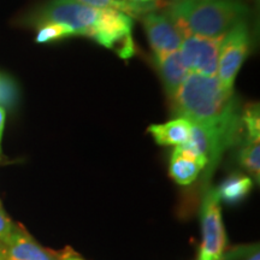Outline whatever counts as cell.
Masks as SVG:
<instances>
[{"instance_id":"cell-9","label":"cell","mask_w":260,"mask_h":260,"mask_svg":"<svg viewBox=\"0 0 260 260\" xmlns=\"http://www.w3.org/2000/svg\"><path fill=\"white\" fill-rule=\"evenodd\" d=\"M4 248L8 260H60L19 228L4 243Z\"/></svg>"},{"instance_id":"cell-13","label":"cell","mask_w":260,"mask_h":260,"mask_svg":"<svg viewBox=\"0 0 260 260\" xmlns=\"http://www.w3.org/2000/svg\"><path fill=\"white\" fill-rule=\"evenodd\" d=\"M252 188L253 181L251 177L246 176V175L234 174L228 177L216 189L220 201H224L226 204H237L246 199Z\"/></svg>"},{"instance_id":"cell-14","label":"cell","mask_w":260,"mask_h":260,"mask_svg":"<svg viewBox=\"0 0 260 260\" xmlns=\"http://www.w3.org/2000/svg\"><path fill=\"white\" fill-rule=\"evenodd\" d=\"M75 2L98 10H117V11H121L123 14L130 16V17L136 15H144L154 9V6L136 4V3L126 2V0H75Z\"/></svg>"},{"instance_id":"cell-21","label":"cell","mask_w":260,"mask_h":260,"mask_svg":"<svg viewBox=\"0 0 260 260\" xmlns=\"http://www.w3.org/2000/svg\"><path fill=\"white\" fill-rule=\"evenodd\" d=\"M59 259L60 260H83V259L79 258V256H77V255H75L74 253H70V252H67V253H65V254L61 255Z\"/></svg>"},{"instance_id":"cell-4","label":"cell","mask_w":260,"mask_h":260,"mask_svg":"<svg viewBox=\"0 0 260 260\" xmlns=\"http://www.w3.org/2000/svg\"><path fill=\"white\" fill-rule=\"evenodd\" d=\"M132 17L112 9L99 10L89 38L104 47L111 48L121 58H130L135 46L132 37Z\"/></svg>"},{"instance_id":"cell-11","label":"cell","mask_w":260,"mask_h":260,"mask_svg":"<svg viewBox=\"0 0 260 260\" xmlns=\"http://www.w3.org/2000/svg\"><path fill=\"white\" fill-rule=\"evenodd\" d=\"M154 60L158 67L164 88L167 90L169 98L172 99L181 84L183 83L187 75L189 74L182 63L180 51L164 54H154Z\"/></svg>"},{"instance_id":"cell-1","label":"cell","mask_w":260,"mask_h":260,"mask_svg":"<svg viewBox=\"0 0 260 260\" xmlns=\"http://www.w3.org/2000/svg\"><path fill=\"white\" fill-rule=\"evenodd\" d=\"M171 102L175 115L193 124L230 126L241 123L234 89L224 88L217 76L189 73Z\"/></svg>"},{"instance_id":"cell-12","label":"cell","mask_w":260,"mask_h":260,"mask_svg":"<svg viewBox=\"0 0 260 260\" xmlns=\"http://www.w3.org/2000/svg\"><path fill=\"white\" fill-rule=\"evenodd\" d=\"M190 129L191 123L188 119L177 117L164 124L151 125L148 128V132L153 136L158 145L180 146L183 145L189 138Z\"/></svg>"},{"instance_id":"cell-6","label":"cell","mask_w":260,"mask_h":260,"mask_svg":"<svg viewBox=\"0 0 260 260\" xmlns=\"http://www.w3.org/2000/svg\"><path fill=\"white\" fill-rule=\"evenodd\" d=\"M249 48V34L245 22L234 27L220 45L217 79L226 89L234 88L235 77L245 61Z\"/></svg>"},{"instance_id":"cell-22","label":"cell","mask_w":260,"mask_h":260,"mask_svg":"<svg viewBox=\"0 0 260 260\" xmlns=\"http://www.w3.org/2000/svg\"><path fill=\"white\" fill-rule=\"evenodd\" d=\"M0 260H8V256H6V253H5L4 245H3L2 242H0Z\"/></svg>"},{"instance_id":"cell-15","label":"cell","mask_w":260,"mask_h":260,"mask_svg":"<svg viewBox=\"0 0 260 260\" xmlns=\"http://www.w3.org/2000/svg\"><path fill=\"white\" fill-rule=\"evenodd\" d=\"M240 164L248 171L256 182L260 178V139H246L240 152Z\"/></svg>"},{"instance_id":"cell-10","label":"cell","mask_w":260,"mask_h":260,"mask_svg":"<svg viewBox=\"0 0 260 260\" xmlns=\"http://www.w3.org/2000/svg\"><path fill=\"white\" fill-rule=\"evenodd\" d=\"M206 165V159L195 157L180 146H176L171 155L169 174L176 183L181 186H189L197 180Z\"/></svg>"},{"instance_id":"cell-7","label":"cell","mask_w":260,"mask_h":260,"mask_svg":"<svg viewBox=\"0 0 260 260\" xmlns=\"http://www.w3.org/2000/svg\"><path fill=\"white\" fill-rule=\"evenodd\" d=\"M223 38L188 37L180 47L182 63L188 73L216 76Z\"/></svg>"},{"instance_id":"cell-2","label":"cell","mask_w":260,"mask_h":260,"mask_svg":"<svg viewBox=\"0 0 260 260\" xmlns=\"http://www.w3.org/2000/svg\"><path fill=\"white\" fill-rule=\"evenodd\" d=\"M248 12L245 4L235 0H178L168 16L183 39L191 35L217 39L243 23Z\"/></svg>"},{"instance_id":"cell-18","label":"cell","mask_w":260,"mask_h":260,"mask_svg":"<svg viewBox=\"0 0 260 260\" xmlns=\"http://www.w3.org/2000/svg\"><path fill=\"white\" fill-rule=\"evenodd\" d=\"M241 122L246 128L247 139H260V118L258 104L247 105L245 112L241 116Z\"/></svg>"},{"instance_id":"cell-23","label":"cell","mask_w":260,"mask_h":260,"mask_svg":"<svg viewBox=\"0 0 260 260\" xmlns=\"http://www.w3.org/2000/svg\"><path fill=\"white\" fill-rule=\"evenodd\" d=\"M247 260H260V254H259V251H255L253 252V254L249 256Z\"/></svg>"},{"instance_id":"cell-5","label":"cell","mask_w":260,"mask_h":260,"mask_svg":"<svg viewBox=\"0 0 260 260\" xmlns=\"http://www.w3.org/2000/svg\"><path fill=\"white\" fill-rule=\"evenodd\" d=\"M201 242L199 260H223L226 246L220 200L216 188H210L205 193L201 205Z\"/></svg>"},{"instance_id":"cell-16","label":"cell","mask_w":260,"mask_h":260,"mask_svg":"<svg viewBox=\"0 0 260 260\" xmlns=\"http://www.w3.org/2000/svg\"><path fill=\"white\" fill-rule=\"evenodd\" d=\"M39 30L37 35L38 44H51L63 40L65 38L74 37V31L65 25L57 23H45L39 25Z\"/></svg>"},{"instance_id":"cell-20","label":"cell","mask_w":260,"mask_h":260,"mask_svg":"<svg viewBox=\"0 0 260 260\" xmlns=\"http://www.w3.org/2000/svg\"><path fill=\"white\" fill-rule=\"evenodd\" d=\"M5 119H6V110L3 109L0 106V161L3 158V152H2V139H3V133H4V126H5Z\"/></svg>"},{"instance_id":"cell-17","label":"cell","mask_w":260,"mask_h":260,"mask_svg":"<svg viewBox=\"0 0 260 260\" xmlns=\"http://www.w3.org/2000/svg\"><path fill=\"white\" fill-rule=\"evenodd\" d=\"M19 89L17 83L9 75L0 73V106L12 109L18 103Z\"/></svg>"},{"instance_id":"cell-19","label":"cell","mask_w":260,"mask_h":260,"mask_svg":"<svg viewBox=\"0 0 260 260\" xmlns=\"http://www.w3.org/2000/svg\"><path fill=\"white\" fill-rule=\"evenodd\" d=\"M16 226L11 218L8 216V213L5 212L4 207H3L2 203H0V242L4 245V243L10 239V236L12 235L15 232Z\"/></svg>"},{"instance_id":"cell-8","label":"cell","mask_w":260,"mask_h":260,"mask_svg":"<svg viewBox=\"0 0 260 260\" xmlns=\"http://www.w3.org/2000/svg\"><path fill=\"white\" fill-rule=\"evenodd\" d=\"M144 27L154 54L180 51L183 37L169 16L148 12L145 15Z\"/></svg>"},{"instance_id":"cell-3","label":"cell","mask_w":260,"mask_h":260,"mask_svg":"<svg viewBox=\"0 0 260 260\" xmlns=\"http://www.w3.org/2000/svg\"><path fill=\"white\" fill-rule=\"evenodd\" d=\"M99 10L82 5L75 0H50L30 16L34 25L57 23L68 27L75 35L89 37L95 24Z\"/></svg>"},{"instance_id":"cell-24","label":"cell","mask_w":260,"mask_h":260,"mask_svg":"<svg viewBox=\"0 0 260 260\" xmlns=\"http://www.w3.org/2000/svg\"><path fill=\"white\" fill-rule=\"evenodd\" d=\"M132 3H136V4H142V3H151V2H154V0H130Z\"/></svg>"}]
</instances>
